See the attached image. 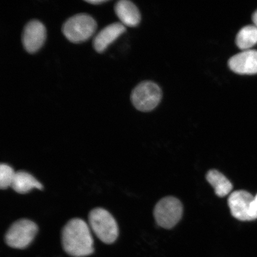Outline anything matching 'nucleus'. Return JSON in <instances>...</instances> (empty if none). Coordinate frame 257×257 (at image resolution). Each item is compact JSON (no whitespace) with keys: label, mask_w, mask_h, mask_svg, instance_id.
<instances>
[{"label":"nucleus","mask_w":257,"mask_h":257,"mask_svg":"<svg viewBox=\"0 0 257 257\" xmlns=\"http://www.w3.org/2000/svg\"><path fill=\"white\" fill-rule=\"evenodd\" d=\"M97 24L92 16L80 14L72 16L64 22L63 33L69 41L78 44L87 41L94 34Z\"/></svg>","instance_id":"obj_3"},{"label":"nucleus","mask_w":257,"mask_h":257,"mask_svg":"<svg viewBox=\"0 0 257 257\" xmlns=\"http://www.w3.org/2000/svg\"><path fill=\"white\" fill-rule=\"evenodd\" d=\"M162 97V92L159 86L150 81L141 83L133 90L131 96L134 107L143 112L154 110Z\"/></svg>","instance_id":"obj_5"},{"label":"nucleus","mask_w":257,"mask_h":257,"mask_svg":"<svg viewBox=\"0 0 257 257\" xmlns=\"http://www.w3.org/2000/svg\"><path fill=\"white\" fill-rule=\"evenodd\" d=\"M251 213L253 220L257 218V194L255 197H253V201L251 203Z\"/></svg>","instance_id":"obj_16"},{"label":"nucleus","mask_w":257,"mask_h":257,"mask_svg":"<svg viewBox=\"0 0 257 257\" xmlns=\"http://www.w3.org/2000/svg\"><path fill=\"white\" fill-rule=\"evenodd\" d=\"M228 64L232 71L239 75H255L257 73V51H243L231 57Z\"/></svg>","instance_id":"obj_9"},{"label":"nucleus","mask_w":257,"mask_h":257,"mask_svg":"<svg viewBox=\"0 0 257 257\" xmlns=\"http://www.w3.org/2000/svg\"><path fill=\"white\" fill-rule=\"evenodd\" d=\"M126 32V28L120 23L107 26L99 32L93 40V47L96 52L103 53L108 46Z\"/></svg>","instance_id":"obj_10"},{"label":"nucleus","mask_w":257,"mask_h":257,"mask_svg":"<svg viewBox=\"0 0 257 257\" xmlns=\"http://www.w3.org/2000/svg\"><path fill=\"white\" fill-rule=\"evenodd\" d=\"M88 218L90 227L102 242H115L118 235L117 223L108 211L102 208L93 209Z\"/></svg>","instance_id":"obj_2"},{"label":"nucleus","mask_w":257,"mask_h":257,"mask_svg":"<svg viewBox=\"0 0 257 257\" xmlns=\"http://www.w3.org/2000/svg\"><path fill=\"white\" fill-rule=\"evenodd\" d=\"M62 240L64 250L72 256H88L94 251L89 226L80 218H73L67 223L62 230Z\"/></svg>","instance_id":"obj_1"},{"label":"nucleus","mask_w":257,"mask_h":257,"mask_svg":"<svg viewBox=\"0 0 257 257\" xmlns=\"http://www.w3.org/2000/svg\"><path fill=\"white\" fill-rule=\"evenodd\" d=\"M46 27L37 20H32L26 25L22 41L25 50L28 53L33 54L37 52L43 47L46 40Z\"/></svg>","instance_id":"obj_7"},{"label":"nucleus","mask_w":257,"mask_h":257,"mask_svg":"<svg viewBox=\"0 0 257 257\" xmlns=\"http://www.w3.org/2000/svg\"><path fill=\"white\" fill-rule=\"evenodd\" d=\"M183 206L178 199L173 197L164 198L156 205L154 216L157 224L165 229H171L181 220Z\"/></svg>","instance_id":"obj_6"},{"label":"nucleus","mask_w":257,"mask_h":257,"mask_svg":"<svg viewBox=\"0 0 257 257\" xmlns=\"http://www.w3.org/2000/svg\"><path fill=\"white\" fill-rule=\"evenodd\" d=\"M236 44L240 50H250L257 44V27L248 25L242 28L237 33Z\"/></svg>","instance_id":"obj_14"},{"label":"nucleus","mask_w":257,"mask_h":257,"mask_svg":"<svg viewBox=\"0 0 257 257\" xmlns=\"http://www.w3.org/2000/svg\"><path fill=\"white\" fill-rule=\"evenodd\" d=\"M253 199V196L245 191L232 192L228 199V205L232 216L240 221L253 220L251 213Z\"/></svg>","instance_id":"obj_8"},{"label":"nucleus","mask_w":257,"mask_h":257,"mask_svg":"<svg viewBox=\"0 0 257 257\" xmlns=\"http://www.w3.org/2000/svg\"><path fill=\"white\" fill-rule=\"evenodd\" d=\"M114 11L124 26L136 27L139 25L141 19L140 12L133 3L121 0L115 4Z\"/></svg>","instance_id":"obj_11"},{"label":"nucleus","mask_w":257,"mask_h":257,"mask_svg":"<svg viewBox=\"0 0 257 257\" xmlns=\"http://www.w3.org/2000/svg\"><path fill=\"white\" fill-rule=\"evenodd\" d=\"M252 21L255 27H257V10L254 13H253L252 15Z\"/></svg>","instance_id":"obj_18"},{"label":"nucleus","mask_w":257,"mask_h":257,"mask_svg":"<svg viewBox=\"0 0 257 257\" xmlns=\"http://www.w3.org/2000/svg\"><path fill=\"white\" fill-rule=\"evenodd\" d=\"M89 3V4H91L92 5H98L99 4H102V3H104L107 2L108 1H104V0H95V1H85Z\"/></svg>","instance_id":"obj_17"},{"label":"nucleus","mask_w":257,"mask_h":257,"mask_svg":"<svg viewBox=\"0 0 257 257\" xmlns=\"http://www.w3.org/2000/svg\"><path fill=\"white\" fill-rule=\"evenodd\" d=\"M206 179L219 197L229 195L232 190L233 185L226 176L216 170H211L207 173Z\"/></svg>","instance_id":"obj_13"},{"label":"nucleus","mask_w":257,"mask_h":257,"mask_svg":"<svg viewBox=\"0 0 257 257\" xmlns=\"http://www.w3.org/2000/svg\"><path fill=\"white\" fill-rule=\"evenodd\" d=\"M11 187L19 194H25L34 188L41 190L43 186L30 173L18 171L16 172Z\"/></svg>","instance_id":"obj_12"},{"label":"nucleus","mask_w":257,"mask_h":257,"mask_svg":"<svg viewBox=\"0 0 257 257\" xmlns=\"http://www.w3.org/2000/svg\"><path fill=\"white\" fill-rule=\"evenodd\" d=\"M38 230V226L34 221L22 218L10 227L6 234V242L13 248L25 249L33 241Z\"/></svg>","instance_id":"obj_4"},{"label":"nucleus","mask_w":257,"mask_h":257,"mask_svg":"<svg viewBox=\"0 0 257 257\" xmlns=\"http://www.w3.org/2000/svg\"><path fill=\"white\" fill-rule=\"evenodd\" d=\"M16 172L7 164H2L0 166V188L6 189L11 187L15 178Z\"/></svg>","instance_id":"obj_15"}]
</instances>
